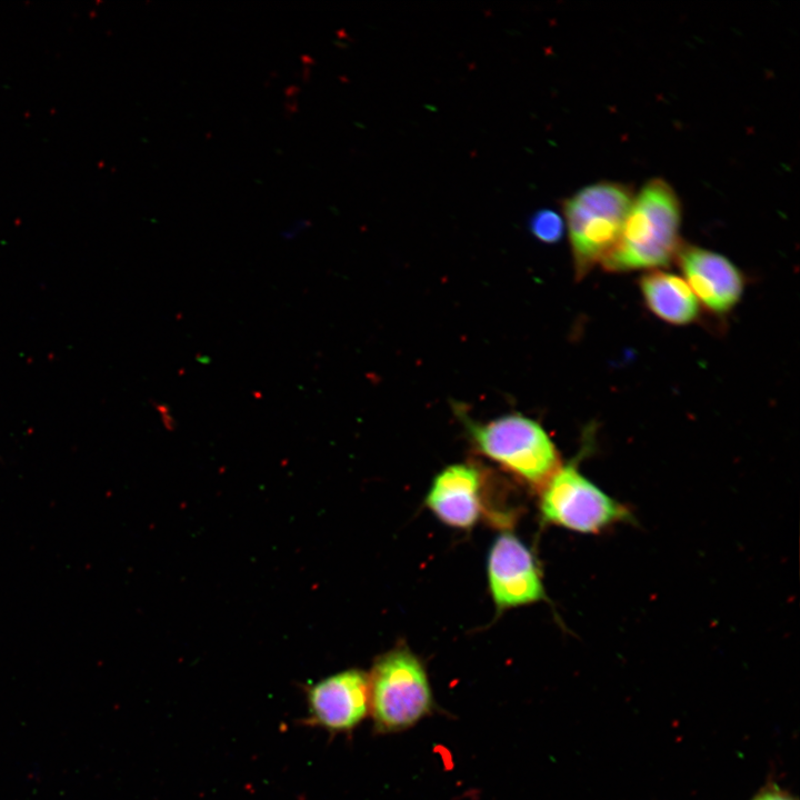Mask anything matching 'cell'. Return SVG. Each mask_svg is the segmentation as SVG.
Instances as JSON below:
<instances>
[{
	"instance_id": "9c48e42d",
	"label": "cell",
	"mask_w": 800,
	"mask_h": 800,
	"mask_svg": "<svg viewBox=\"0 0 800 800\" xmlns=\"http://www.w3.org/2000/svg\"><path fill=\"white\" fill-rule=\"evenodd\" d=\"M481 474L473 466L451 464L436 476L426 503L443 523L471 528L481 513Z\"/></svg>"
},
{
	"instance_id": "4fadbf2b",
	"label": "cell",
	"mask_w": 800,
	"mask_h": 800,
	"mask_svg": "<svg viewBox=\"0 0 800 800\" xmlns=\"http://www.w3.org/2000/svg\"><path fill=\"white\" fill-rule=\"evenodd\" d=\"M304 224H306L304 221L296 222L293 227H291L288 231L284 232V237L291 238V237L296 236V233L299 230H301V228H303Z\"/></svg>"
},
{
	"instance_id": "8992f818",
	"label": "cell",
	"mask_w": 800,
	"mask_h": 800,
	"mask_svg": "<svg viewBox=\"0 0 800 800\" xmlns=\"http://www.w3.org/2000/svg\"><path fill=\"white\" fill-rule=\"evenodd\" d=\"M488 581L491 597L499 609L530 604L546 598L533 554L509 532L498 536L490 548Z\"/></svg>"
},
{
	"instance_id": "8fae6325",
	"label": "cell",
	"mask_w": 800,
	"mask_h": 800,
	"mask_svg": "<svg viewBox=\"0 0 800 800\" xmlns=\"http://www.w3.org/2000/svg\"><path fill=\"white\" fill-rule=\"evenodd\" d=\"M563 220L554 211L542 209L534 212L529 221V228L534 238L546 243H553L561 239Z\"/></svg>"
},
{
	"instance_id": "ba28073f",
	"label": "cell",
	"mask_w": 800,
	"mask_h": 800,
	"mask_svg": "<svg viewBox=\"0 0 800 800\" xmlns=\"http://www.w3.org/2000/svg\"><path fill=\"white\" fill-rule=\"evenodd\" d=\"M677 257L684 281L708 311L720 316L737 306L744 279L728 258L696 246H681Z\"/></svg>"
},
{
	"instance_id": "52a82bcc",
	"label": "cell",
	"mask_w": 800,
	"mask_h": 800,
	"mask_svg": "<svg viewBox=\"0 0 800 800\" xmlns=\"http://www.w3.org/2000/svg\"><path fill=\"white\" fill-rule=\"evenodd\" d=\"M310 726L331 732H349L358 727L369 713L368 674L349 669L329 676L307 691Z\"/></svg>"
},
{
	"instance_id": "3957f363",
	"label": "cell",
	"mask_w": 800,
	"mask_h": 800,
	"mask_svg": "<svg viewBox=\"0 0 800 800\" xmlns=\"http://www.w3.org/2000/svg\"><path fill=\"white\" fill-rule=\"evenodd\" d=\"M368 679L369 713L380 733L409 729L434 709L427 671L408 648L397 647L379 657Z\"/></svg>"
},
{
	"instance_id": "5b68a950",
	"label": "cell",
	"mask_w": 800,
	"mask_h": 800,
	"mask_svg": "<svg viewBox=\"0 0 800 800\" xmlns=\"http://www.w3.org/2000/svg\"><path fill=\"white\" fill-rule=\"evenodd\" d=\"M540 510L547 522L580 533H597L631 517L623 504L584 477L577 462L561 464L544 483Z\"/></svg>"
},
{
	"instance_id": "30bf717a",
	"label": "cell",
	"mask_w": 800,
	"mask_h": 800,
	"mask_svg": "<svg viewBox=\"0 0 800 800\" xmlns=\"http://www.w3.org/2000/svg\"><path fill=\"white\" fill-rule=\"evenodd\" d=\"M640 290L648 309L660 320L684 326L699 316V302L683 278L652 270L640 279Z\"/></svg>"
},
{
	"instance_id": "7c38bea8",
	"label": "cell",
	"mask_w": 800,
	"mask_h": 800,
	"mask_svg": "<svg viewBox=\"0 0 800 800\" xmlns=\"http://www.w3.org/2000/svg\"><path fill=\"white\" fill-rule=\"evenodd\" d=\"M753 800H794L791 796L780 790H768L758 794Z\"/></svg>"
},
{
	"instance_id": "277c9868",
	"label": "cell",
	"mask_w": 800,
	"mask_h": 800,
	"mask_svg": "<svg viewBox=\"0 0 800 800\" xmlns=\"http://www.w3.org/2000/svg\"><path fill=\"white\" fill-rule=\"evenodd\" d=\"M476 448L526 483L542 488L560 468L559 452L543 427L520 413L486 423L468 421Z\"/></svg>"
},
{
	"instance_id": "6da1fadb",
	"label": "cell",
	"mask_w": 800,
	"mask_h": 800,
	"mask_svg": "<svg viewBox=\"0 0 800 800\" xmlns=\"http://www.w3.org/2000/svg\"><path fill=\"white\" fill-rule=\"evenodd\" d=\"M680 224L681 206L673 188L660 178L649 180L633 197L602 267L627 272L670 264L681 248Z\"/></svg>"
},
{
	"instance_id": "7a4b0ae2",
	"label": "cell",
	"mask_w": 800,
	"mask_h": 800,
	"mask_svg": "<svg viewBox=\"0 0 800 800\" xmlns=\"http://www.w3.org/2000/svg\"><path fill=\"white\" fill-rule=\"evenodd\" d=\"M634 194L627 184L600 181L562 202L577 278L586 276L616 243Z\"/></svg>"
}]
</instances>
